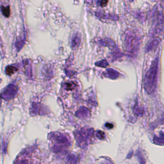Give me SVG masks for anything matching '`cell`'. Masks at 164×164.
<instances>
[{"label": "cell", "instance_id": "obj_1", "mask_svg": "<svg viewBox=\"0 0 164 164\" xmlns=\"http://www.w3.org/2000/svg\"><path fill=\"white\" fill-rule=\"evenodd\" d=\"M159 60L156 57L152 62L151 65L146 73L144 78V88L149 94L154 93L157 83Z\"/></svg>", "mask_w": 164, "mask_h": 164}, {"label": "cell", "instance_id": "obj_2", "mask_svg": "<svg viewBox=\"0 0 164 164\" xmlns=\"http://www.w3.org/2000/svg\"><path fill=\"white\" fill-rule=\"evenodd\" d=\"M139 38L133 32L127 31L124 36V46L126 50L131 53H136L139 50Z\"/></svg>", "mask_w": 164, "mask_h": 164}, {"label": "cell", "instance_id": "obj_3", "mask_svg": "<svg viewBox=\"0 0 164 164\" xmlns=\"http://www.w3.org/2000/svg\"><path fill=\"white\" fill-rule=\"evenodd\" d=\"M159 44V41L156 39H153L150 40L148 43L147 45L146 46V48H145L146 51L147 52H149L156 49L157 46H158Z\"/></svg>", "mask_w": 164, "mask_h": 164}, {"label": "cell", "instance_id": "obj_4", "mask_svg": "<svg viewBox=\"0 0 164 164\" xmlns=\"http://www.w3.org/2000/svg\"><path fill=\"white\" fill-rule=\"evenodd\" d=\"M106 75L108 77L115 79L118 78L120 75V73L116 70L112 69V68H109L106 70Z\"/></svg>", "mask_w": 164, "mask_h": 164}, {"label": "cell", "instance_id": "obj_5", "mask_svg": "<svg viewBox=\"0 0 164 164\" xmlns=\"http://www.w3.org/2000/svg\"><path fill=\"white\" fill-rule=\"evenodd\" d=\"M154 142L158 145L164 144V132L161 131L159 136H154L153 138Z\"/></svg>", "mask_w": 164, "mask_h": 164}, {"label": "cell", "instance_id": "obj_6", "mask_svg": "<svg viewBox=\"0 0 164 164\" xmlns=\"http://www.w3.org/2000/svg\"><path fill=\"white\" fill-rule=\"evenodd\" d=\"M101 43L105 46H107L109 47H110V48L111 49H113L114 47H115V43L113 41V40H112L111 39L109 38H107L105 39H104L103 40L101 41Z\"/></svg>", "mask_w": 164, "mask_h": 164}, {"label": "cell", "instance_id": "obj_7", "mask_svg": "<svg viewBox=\"0 0 164 164\" xmlns=\"http://www.w3.org/2000/svg\"><path fill=\"white\" fill-rule=\"evenodd\" d=\"M134 113L139 116H142L144 114V109L143 107L137 105L134 107Z\"/></svg>", "mask_w": 164, "mask_h": 164}, {"label": "cell", "instance_id": "obj_8", "mask_svg": "<svg viewBox=\"0 0 164 164\" xmlns=\"http://www.w3.org/2000/svg\"><path fill=\"white\" fill-rule=\"evenodd\" d=\"M1 12L4 16L6 17H8L10 16V7L9 6L5 7V6H1Z\"/></svg>", "mask_w": 164, "mask_h": 164}, {"label": "cell", "instance_id": "obj_9", "mask_svg": "<svg viewBox=\"0 0 164 164\" xmlns=\"http://www.w3.org/2000/svg\"><path fill=\"white\" fill-rule=\"evenodd\" d=\"M17 70L16 67L13 66H8L6 68V73L8 75H11Z\"/></svg>", "mask_w": 164, "mask_h": 164}, {"label": "cell", "instance_id": "obj_10", "mask_svg": "<svg viewBox=\"0 0 164 164\" xmlns=\"http://www.w3.org/2000/svg\"><path fill=\"white\" fill-rule=\"evenodd\" d=\"M97 136L98 138L100 139H102L105 138V134L103 132L101 131H98L97 133Z\"/></svg>", "mask_w": 164, "mask_h": 164}, {"label": "cell", "instance_id": "obj_11", "mask_svg": "<svg viewBox=\"0 0 164 164\" xmlns=\"http://www.w3.org/2000/svg\"><path fill=\"white\" fill-rule=\"evenodd\" d=\"M99 64H98V65L101 67H106L108 65V63L107 62L106 60H102L100 62L98 63Z\"/></svg>", "mask_w": 164, "mask_h": 164}, {"label": "cell", "instance_id": "obj_12", "mask_svg": "<svg viewBox=\"0 0 164 164\" xmlns=\"http://www.w3.org/2000/svg\"><path fill=\"white\" fill-rule=\"evenodd\" d=\"M108 0H101V5L102 7H105L107 5Z\"/></svg>", "mask_w": 164, "mask_h": 164}, {"label": "cell", "instance_id": "obj_13", "mask_svg": "<svg viewBox=\"0 0 164 164\" xmlns=\"http://www.w3.org/2000/svg\"><path fill=\"white\" fill-rule=\"evenodd\" d=\"M105 127L108 129H111L114 127V126L111 123H107L105 125Z\"/></svg>", "mask_w": 164, "mask_h": 164}, {"label": "cell", "instance_id": "obj_14", "mask_svg": "<svg viewBox=\"0 0 164 164\" xmlns=\"http://www.w3.org/2000/svg\"><path fill=\"white\" fill-rule=\"evenodd\" d=\"M67 85V87H68V89H69V90H71V89H73V85L72 84H71V83H68V84H66Z\"/></svg>", "mask_w": 164, "mask_h": 164}, {"label": "cell", "instance_id": "obj_15", "mask_svg": "<svg viewBox=\"0 0 164 164\" xmlns=\"http://www.w3.org/2000/svg\"><path fill=\"white\" fill-rule=\"evenodd\" d=\"M130 154H128V155H129V158H130V157H131V155H132V152H130L129 153Z\"/></svg>", "mask_w": 164, "mask_h": 164}, {"label": "cell", "instance_id": "obj_16", "mask_svg": "<svg viewBox=\"0 0 164 164\" xmlns=\"http://www.w3.org/2000/svg\"><path fill=\"white\" fill-rule=\"evenodd\" d=\"M130 1H133L134 0H129Z\"/></svg>", "mask_w": 164, "mask_h": 164}, {"label": "cell", "instance_id": "obj_17", "mask_svg": "<svg viewBox=\"0 0 164 164\" xmlns=\"http://www.w3.org/2000/svg\"><path fill=\"white\" fill-rule=\"evenodd\" d=\"M163 1H164V0H163Z\"/></svg>", "mask_w": 164, "mask_h": 164}]
</instances>
